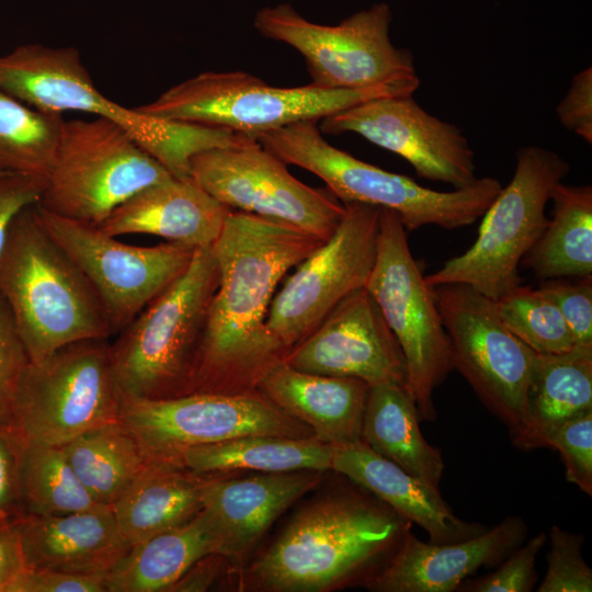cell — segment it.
Returning <instances> with one entry per match:
<instances>
[{
    "label": "cell",
    "instance_id": "obj_1",
    "mask_svg": "<svg viewBox=\"0 0 592 592\" xmlns=\"http://www.w3.org/2000/svg\"><path fill=\"white\" fill-rule=\"evenodd\" d=\"M326 240L292 225L231 209L212 244L219 280L200 344L193 392L255 387L284 358L266 318L283 276Z\"/></svg>",
    "mask_w": 592,
    "mask_h": 592
},
{
    "label": "cell",
    "instance_id": "obj_2",
    "mask_svg": "<svg viewBox=\"0 0 592 592\" xmlns=\"http://www.w3.org/2000/svg\"><path fill=\"white\" fill-rule=\"evenodd\" d=\"M410 528L409 521L377 497L330 496L291 520L252 574L260 585L278 592L327 591L364 574L371 580Z\"/></svg>",
    "mask_w": 592,
    "mask_h": 592
},
{
    "label": "cell",
    "instance_id": "obj_3",
    "mask_svg": "<svg viewBox=\"0 0 592 592\" xmlns=\"http://www.w3.org/2000/svg\"><path fill=\"white\" fill-rule=\"evenodd\" d=\"M0 296L31 362L59 348L113 337L91 285L43 227L36 204L12 220L0 252Z\"/></svg>",
    "mask_w": 592,
    "mask_h": 592
},
{
    "label": "cell",
    "instance_id": "obj_4",
    "mask_svg": "<svg viewBox=\"0 0 592 592\" xmlns=\"http://www.w3.org/2000/svg\"><path fill=\"white\" fill-rule=\"evenodd\" d=\"M0 89L45 111H80L125 129L175 178H189L191 158L203 150L246 144L229 129L168 121L128 109L98 88L75 47L26 44L0 55Z\"/></svg>",
    "mask_w": 592,
    "mask_h": 592
},
{
    "label": "cell",
    "instance_id": "obj_5",
    "mask_svg": "<svg viewBox=\"0 0 592 592\" xmlns=\"http://www.w3.org/2000/svg\"><path fill=\"white\" fill-rule=\"evenodd\" d=\"M315 121L294 123L260 134L257 141L286 164L319 177L342 203H361L396 212L407 231L435 225L469 226L485 214L502 189L491 177L442 192L413 179L362 161L328 143Z\"/></svg>",
    "mask_w": 592,
    "mask_h": 592
},
{
    "label": "cell",
    "instance_id": "obj_6",
    "mask_svg": "<svg viewBox=\"0 0 592 592\" xmlns=\"http://www.w3.org/2000/svg\"><path fill=\"white\" fill-rule=\"evenodd\" d=\"M219 273L212 246L110 343L122 395L161 399L193 392L196 361Z\"/></svg>",
    "mask_w": 592,
    "mask_h": 592
},
{
    "label": "cell",
    "instance_id": "obj_7",
    "mask_svg": "<svg viewBox=\"0 0 592 592\" xmlns=\"http://www.w3.org/2000/svg\"><path fill=\"white\" fill-rule=\"evenodd\" d=\"M419 86V77L413 76L361 89H326L312 83L280 88L243 71H207L171 87L137 110L255 138L294 123L317 122L374 99L412 95Z\"/></svg>",
    "mask_w": 592,
    "mask_h": 592
},
{
    "label": "cell",
    "instance_id": "obj_8",
    "mask_svg": "<svg viewBox=\"0 0 592 592\" xmlns=\"http://www.w3.org/2000/svg\"><path fill=\"white\" fill-rule=\"evenodd\" d=\"M515 157L513 178L481 216L477 239L424 276L430 287L465 284L497 300L522 283L521 262L546 228V206L570 166L538 146L523 147Z\"/></svg>",
    "mask_w": 592,
    "mask_h": 592
},
{
    "label": "cell",
    "instance_id": "obj_9",
    "mask_svg": "<svg viewBox=\"0 0 592 592\" xmlns=\"http://www.w3.org/2000/svg\"><path fill=\"white\" fill-rule=\"evenodd\" d=\"M171 177L117 124L102 117L65 121L37 204L58 216L100 226L130 196Z\"/></svg>",
    "mask_w": 592,
    "mask_h": 592
},
{
    "label": "cell",
    "instance_id": "obj_10",
    "mask_svg": "<svg viewBox=\"0 0 592 592\" xmlns=\"http://www.w3.org/2000/svg\"><path fill=\"white\" fill-rule=\"evenodd\" d=\"M398 214L380 208L376 258L365 288L396 337L407 365V387L423 421L436 411L433 391L453 367L448 335Z\"/></svg>",
    "mask_w": 592,
    "mask_h": 592
},
{
    "label": "cell",
    "instance_id": "obj_11",
    "mask_svg": "<svg viewBox=\"0 0 592 592\" xmlns=\"http://www.w3.org/2000/svg\"><path fill=\"white\" fill-rule=\"evenodd\" d=\"M118 408L109 340H82L29 363L10 424L25 443L61 446L90 429L117 421Z\"/></svg>",
    "mask_w": 592,
    "mask_h": 592
},
{
    "label": "cell",
    "instance_id": "obj_12",
    "mask_svg": "<svg viewBox=\"0 0 592 592\" xmlns=\"http://www.w3.org/2000/svg\"><path fill=\"white\" fill-rule=\"evenodd\" d=\"M391 19L389 5L382 2L337 25H323L281 3L258 11L253 25L262 36L296 49L314 86L361 89L417 76L412 54L390 41Z\"/></svg>",
    "mask_w": 592,
    "mask_h": 592
},
{
    "label": "cell",
    "instance_id": "obj_13",
    "mask_svg": "<svg viewBox=\"0 0 592 592\" xmlns=\"http://www.w3.org/2000/svg\"><path fill=\"white\" fill-rule=\"evenodd\" d=\"M118 421L150 462L170 464L182 451L246 435L305 437L298 420L263 395L191 392L146 399L119 392Z\"/></svg>",
    "mask_w": 592,
    "mask_h": 592
},
{
    "label": "cell",
    "instance_id": "obj_14",
    "mask_svg": "<svg viewBox=\"0 0 592 592\" xmlns=\"http://www.w3.org/2000/svg\"><path fill=\"white\" fill-rule=\"evenodd\" d=\"M453 367L513 434L525 412L535 352L502 323L496 301L465 284L431 287Z\"/></svg>",
    "mask_w": 592,
    "mask_h": 592
},
{
    "label": "cell",
    "instance_id": "obj_15",
    "mask_svg": "<svg viewBox=\"0 0 592 592\" xmlns=\"http://www.w3.org/2000/svg\"><path fill=\"white\" fill-rule=\"evenodd\" d=\"M36 212L47 234L91 285L113 337L185 272L196 249L171 241L132 246L98 226L58 216L38 204Z\"/></svg>",
    "mask_w": 592,
    "mask_h": 592
},
{
    "label": "cell",
    "instance_id": "obj_16",
    "mask_svg": "<svg viewBox=\"0 0 592 592\" xmlns=\"http://www.w3.org/2000/svg\"><path fill=\"white\" fill-rule=\"evenodd\" d=\"M190 175L229 209L282 221L323 240L345 209L329 190L293 177L287 164L257 139L197 152L191 158Z\"/></svg>",
    "mask_w": 592,
    "mask_h": 592
},
{
    "label": "cell",
    "instance_id": "obj_17",
    "mask_svg": "<svg viewBox=\"0 0 592 592\" xmlns=\"http://www.w3.org/2000/svg\"><path fill=\"white\" fill-rule=\"evenodd\" d=\"M341 221L284 282L271 301L266 326L287 352L344 298L365 287L377 248L380 207L350 203Z\"/></svg>",
    "mask_w": 592,
    "mask_h": 592
},
{
    "label": "cell",
    "instance_id": "obj_18",
    "mask_svg": "<svg viewBox=\"0 0 592 592\" xmlns=\"http://www.w3.org/2000/svg\"><path fill=\"white\" fill-rule=\"evenodd\" d=\"M319 130L355 133L406 159L420 178L460 189L476 180L475 153L462 129L423 110L412 98L366 101L320 119Z\"/></svg>",
    "mask_w": 592,
    "mask_h": 592
},
{
    "label": "cell",
    "instance_id": "obj_19",
    "mask_svg": "<svg viewBox=\"0 0 592 592\" xmlns=\"http://www.w3.org/2000/svg\"><path fill=\"white\" fill-rule=\"evenodd\" d=\"M283 360L303 372L354 377L368 386L407 384L401 348L365 287L344 298Z\"/></svg>",
    "mask_w": 592,
    "mask_h": 592
},
{
    "label": "cell",
    "instance_id": "obj_20",
    "mask_svg": "<svg viewBox=\"0 0 592 592\" xmlns=\"http://www.w3.org/2000/svg\"><path fill=\"white\" fill-rule=\"evenodd\" d=\"M527 536L517 516L467 539L437 544L419 539L411 531L365 587L377 592H451L481 567L500 565Z\"/></svg>",
    "mask_w": 592,
    "mask_h": 592
},
{
    "label": "cell",
    "instance_id": "obj_21",
    "mask_svg": "<svg viewBox=\"0 0 592 592\" xmlns=\"http://www.w3.org/2000/svg\"><path fill=\"white\" fill-rule=\"evenodd\" d=\"M25 568L106 576L132 547L111 506L18 522Z\"/></svg>",
    "mask_w": 592,
    "mask_h": 592
},
{
    "label": "cell",
    "instance_id": "obj_22",
    "mask_svg": "<svg viewBox=\"0 0 592 592\" xmlns=\"http://www.w3.org/2000/svg\"><path fill=\"white\" fill-rule=\"evenodd\" d=\"M330 469L371 491L411 524L423 528L432 543H456L488 530L457 517L440 489L375 453L362 440L332 445Z\"/></svg>",
    "mask_w": 592,
    "mask_h": 592
},
{
    "label": "cell",
    "instance_id": "obj_23",
    "mask_svg": "<svg viewBox=\"0 0 592 592\" xmlns=\"http://www.w3.org/2000/svg\"><path fill=\"white\" fill-rule=\"evenodd\" d=\"M321 471L263 473L239 479H204L203 509L217 524L220 556H243L274 521L316 487Z\"/></svg>",
    "mask_w": 592,
    "mask_h": 592
},
{
    "label": "cell",
    "instance_id": "obj_24",
    "mask_svg": "<svg viewBox=\"0 0 592 592\" xmlns=\"http://www.w3.org/2000/svg\"><path fill=\"white\" fill-rule=\"evenodd\" d=\"M230 210L191 177H171L130 196L98 227L114 237L144 234L197 248L215 242Z\"/></svg>",
    "mask_w": 592,
    "mask_h": 592
},
{
    "label": "cell",
    "instance_id": "obj_25",
    "mask_svg": "<svg viewBox=\"0 0 592 592\" xmlns=\"http://www.w3.org/2000/svg\"><path fill=\"white\" fill-rule=\"evenodd\" d=\"M255 388L273 405L306 423L317 440L341 445L360 441L369 386L354 377L303 372L281 360Z\"/></svg>",
    "mask_w": 592,
    "mask_h": 592
},
{
    "label": "cell",
    "instance_id": "obj_26",
    "mask_svg": "<svg viewBox=\"0 0 592 592\" xmlns=\"http://www.w3.org/2000/svg\"><path fill=\"white\" fill-rule=\"evenodd\" d=\"M223 537L204 509L189 522L133 545L105 576L106 592L169 589L198 560L220 554Z\"/></svg>",
    "mask_w": 592,
    "mask_h": 592
},
{
    "label": "cell",
    "instance_id": "obj_27",
    "mask_svg": "<svg viewBox=\"0 0 592 592\" xmlns=\"http://www.w3.org/2000/svg\"><path fill=\"white\" fill-rule=\"evenodd\" d=\"M592 410V349L574 346L559 354L536 353L516 448L543 447L545 437L566 420Z\"/></svg>",
    "mask_w": 592,
    "mask_h": 592
},
{
    "label": "cell",
    "instance_id": "obj_28",
    "mask_svg": "<svg viewBox=\"0 0 592 592\" xmlns=\"http://www.w3.org/2000/svg\"><path fill=\"white\" fill-rule=\"evenodd\" d=\"M414 399L405 383L369 386L361 440L429 486L440 489L442 453L426 442L419 428Z\"/></svg>",
    "mask_w": 592,
    "mask_h": 592
},
{
    "label": "cell",
    "instance_id": "obj_29",
    "mask_svg": "<svg viewBox=\"0 0 592 592\" xmlns=\"http://www.w3.org/2000/svg\"><path fill=\"white\" fill-rule=\"evenodd\" d=\"M202 481L181 467L150 462L111 505L126 542L133 546L192 520L203 509Z\"/></svg>",
    "mask_w": 592,
    "mask_h": 592
},
{
    "label": "cell",
    "instance_id": "obj_30",
    "mask_svg": "<svg viewBox=\"0 0 592 592\" xmlns=\"http://www.w3.org/2000/svg\"><path fill=\"white\" fill-rule=\"evenodd\" d=\"M331 456L332 445L317 439L257 434L186 448L169 465L200 476L234 469L323 471Z\"/></svg>",
    "mask_w": 592,
    "mask_h": 592
},
{
    "label": "cell",
    "instance_id": "obj_31",
    "mask_svg": "<svg viewBox=\"0 0 592 592\" xmlns=\"http://www.w3.org/2000/svg\"><path fill=\"white\" fill-rule=\"evenodd\" d=\"M550 201L551 218L521 265L540 281L592 275V186L560 182Z\"/></svg>",
    "mask_w": 592,
    "mask_h": 592
},
{
    "label": "cell",
    "instance_id": "obj_32",
    "mask_svg": "<svg viewBox=\"0 0 592 592\" xmlns=\"http://www.w3.org/2000/svg\"><path fill=\"white\" fill-rule=\"evenodd\" d=\"M92 498L111 506L150 463L118 420L90 429L61 445Z\"/></svg>",
    "mask_w": 592,
    "mask_h": 592
},
{
    "label": "cell",
    "instance_id": "obj_33",
    "mask_svg": "<svg viewBox=\"0 0 592 592\" xmlns=\"http://www.w3.org/2000/svg\"><path fill=\"white\" fill-rule=\"evenodd\" d=\"M64 123L61 113L36 109L0 89V173L46 177Z\"/></svg>",
    "mask_w": 592,
    "mask_h": 592
},
{
    "label": "cell",
    "instance_id": "obj_34",
    "mask_svg": "<svg viewBox=\"0 0 592 592\" xmlns=\"http://www.w3.org/2000/svg\"><path fill=\"white\" fill-rule=\"evenodd\" d=\"M25 513L64 515L99 505L78 478L61 446L25 443L22 466Z\"/></svg>",
    "mask_w": 592,
    "mask_h": 592
},
{
    "label": "cell",
    "instance_id": "obj_35",
    "mask_svg": "<svg viewBox=\"0 0 592 592\" xmlns=\"http://www.w3.org/2000/svg\"><path fill=\"white\" fill-rule=\"evenodd\" d=\"M494 301L505 328L534 352L559 354L574 348L565 318L539 288L520 284Z\"/></svg>",
    "mask_w": 592,
    "mask_h": 592
},
{
    "label": "cell",
    "instance_id": "obj_36",
    "mask_svg": "<svg viewBox=\"0 0 592 592\" xmlns=\"http://www.w3.org/2000/svg\"><path fill=\"white\" fill-rule=\"evenodd\" d=\"M547 572L537 592H591L592 569L582 556L583 536L553 525Z\"/></svg>",
    "mask_w": 592,
    "mask_h": 592
},
{
    "label": "cell",
    "instance_id": "obj_37",
    "mask_svg": "<svg viewBox=\"0 0 592 592\" xmlns=\"http://www.w3.org/2000/svg\"><path fill=\"white\" fill-rule=\"evenodd\" d=\"M543 447L559 452L566 478L587 494H592V410L579 413L555 428Z\"/></svg>",
    "mask_w": 592,
    "mask_h": 592
},
{
    "label": "cell",
    "instance_id": "obj_38",
    "mask_svg": "<svg viewBox=\"0 0 592 592\" xmlns=\"http://www.w3.org/2000/svg\"><path fill=\"white\" fill-rule=\"evenodd\" d=\"M547 535L540 532L514 549L499 568L478 579H465L456 591L463 592H528L537 580L536 557Z\"/></svg>",
    "mask_w": 592,
    "mask_h": 592
},
{
    "label": "cell",
    "instance_id": "obj_39",
    "mask_svg": "<svg viewBox=\"0 0 592 592\" xmlns=\"http://www.w3.org/2000/svg\"><path fill=\"white\" fill-rule=\"evenodd\" d=\"M538 288L558 307L570 328L574 346L592 349V275L540 281Z\"/></svg>",
    "mask_w": 592,
    "mask_h": 592
},
{
    "label": "cell",
    "instance_id": "obj_40",
    "mask_svg": "<svg viewBox=\"0 0 592 592\" xmlns=\"http://www.w3.org/2000/svg\"><path fill=\"white\" fill-rule=\"evenodd\" d=\"M30 362L13 315L0 296V424L10 423L15 392Z\"/></svg>",
    "mask_w": 592,
    "mask_h": 592
},
{
    "label": "cell",
    "instance_id": "obj_41",
    "mask_svg": "<svg viewBox=\"0 0 592 592\" xmlns=\"http://www.w3.org/2000/svg\"><path fill=\"white\" fill-rule=\"evenodd\" d=\"M25 442L10 423L0 424V522L26 515L22 494Z\"/></svg>",
    "mask_w": 592,
    "mask_h": 592
},
{
    "label": "cell",
    "instance_id": "obj_42",
    "mask_svg": "<svg viewBox=\"0 0 592 592\" xmlns=\"http://www.w3.org/2000/svg\"><path fill=\"white\" fill-rule=\"evenodd\" d=\"M3 592H106L105 576L24 568Z\"/></svg>",
    "mask_w": 592,
    "mask_h": 592
},
{
    "label": "cell",
    "instance_id": "obj_43",
    "mask_svg": "<svg viewBox=\"0 0 592 592\" xmlns=\"http://www.w3.org/2000/svg\"><path fill=\"white\" fill-rule=\"evenodd\" d=\"M45 183L46 177L43 175L0 174V252L12 220L22 209L39 202Z\"/></svg>",
    "mask_w": 592,
    "mask_h": 592
},
{
    "label": "cell",
    "instance_id": "obj_44",
    "mask_svg": "<svg viewBox=\"0 0 592 592\" xmlns=\"http://www.w3.org/2000/svg\"><path fill=\"white\" fill-rule=\"evenodd\" d=\"M556 112L567 129L589 145L592 144V67L573 76L570 88Z\"/></svg>",
    "mask_w": 592,
    "mask_h": 592
},
{
    "label": "cell",
    "instance_id": "obj_45",
    "mask_svg": "<svg viewBox=\"0 0 592 592\" xmlns=\"http://www.w3.org/2000/svg\"><path fill=\"white\" fill-rule=\"evenodd\" d=\"M16 522H0V592L25 568Z\"/></svg>",
    "mask_w": 592,
    "mask_h": 592
},
{
    "label": "cell",
    "instance_id": "obj_46",
    "mask_svg": "<svg viewBox=\"0 0 592 592\" xmlns=\"http://www.w3.org/2000/svg\"><path fill=\"white\" fill-rule=\"evenodd\" d=\"M216 554L208 555L193 565L169 591H204L215 578L217 565Z\"/></svg>",
    "mask_w": 592,
    "mask_h": 592
},
{
    "label": "cell",
    "instance_id": "obj_47",
    "mask_svg": "<svg viewBox=\"0 0 592 592\" xmlns=\"http://www.w3.org/2000/svg\"><path fill=\"white\" fill-rule=\"evenodd\" d=\"M1 174V173H0Z\"/></svg>",
    "mask_w": 592,
    "mask_h": 592
}]
</instances>
